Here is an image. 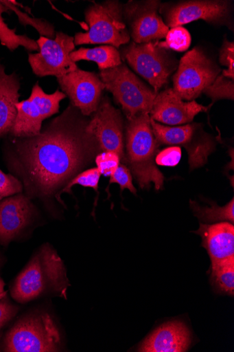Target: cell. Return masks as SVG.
<instances>
[{
    "label": "cell",
    "mask_w": 234,
    "mask_h": 352,
    "mask_svg": "<svg viewBox=\"0 0 234 352\" xmlns=\"http://www.w3.org/2000/svg\"><path fill=\"white\" fill-rule=\"evenodd\" d=\"M219 60L221 65L228 69H234V43L229 42L226 36L220 50Z\"/></svg>",
    "instance_id": "cell-33"
},
{
    "label": "cell",
    "mask_w": 234,
    "mask_h": 352,
    "mask_svg": "<svg viewBox=\"0 0 234 352\" xmlns=\"http://www.w3.org/2000/svg\"><path fill=\"white\" fill-rule=\"evenodd\" d=\"M100 176H102V174H100L97 168H93L82 171L74 177L60 191L59 195L60 199H61V195L63 193L72 194V188L75 185H80L84 187L92 188L97 192Z\"/></svg>",
    "instance_id": "cell-28"
},
{
    "label": "cell",
    "mask_w": 234,
    "mask_h": 352,
    "mask_svg": "<svg viewBox=\"0 0 234 352\" xmlns=\"http://www.w3.org/2000/svg\"><path fill=\"white\" fill-rule=\"evenodd\" d=\"M61 338L51 316L38 312L19 320L6 336L2 350L12 352L58 351Z\"/></svg>",
    "instance_id": "cell-5"
},
{
    "label": "cell",
    "mask_w": 234,
    "mask_h": 352,
    "mask_svg": "<svg viewBox=\"0 0 234 352\" xmlns=\"http://www.w3.org/2000/svg\"><path fill=\"white\" fill-rule=\"evenodd\" d=\"M110 184H119L121 191L128 189L133 195L137 193V190L132 184L130 170L124 164H120L114 175L110 177Z\"/></svg>",
    "instance_id": "cell-32"
},
{
    "label": "cell",
    "mask_w": 234,
    "mask_h": 352,
    "mask_svg": "<svg viewBox=\"0 0 234 352\" xmlns=\"http://www.w3.org/2000/svg\"><path fill=\"white\" fill-rule=\"evenodd\" d=\"M75 63L80 60L95 62L100 71L119 67L122 63L121 54L111 45L100 46L94 48H80L70 54Z\"/></svg>",
    "instance_id": "cell-21"
},
{
    "label": "cell",
    "mask_w": 234,
    "mask_h": 352,
    "mask_svg": "<svg viewBox=\"0 0 234 352\" xmlns=\"http://www.w3.org/2000/svg\"><path fill=\"white\" fill-rule=\"evenodd\" d=\"M18 308L8 300L0 301V330H1L14 317Z\"/></svg>",
    "instance_id": "cell-34"
},
{
    "label": "cell",
    "mask_w": 234,
    "mask_h": 352,
    "mask_svg": "<svg viewBox=\"0 0 234 352\" xmlns=\"http://www.w3.org/2000/svg\"><path fill=\"white\" fill-rule=\"evenodd\" d=\"M0 201V244L7 246L30 225L35 207L23 193Z\"/></svg>",
    "instance_id": "cell-17"
},
{
    "label": "cell",
    "mask_w": 234,
    "mask_h": 352,
    "mask_svg": "<svg viewBox=\"0 0 234 352\" xmlns=\"http://www.w3.org/2000/svg\"><path fill=\"white\" fill-rule=\"evenodd\" d=\"M209 110V107L199 104L195 100L184 102L173 88H168L157 94L150 118L157 122L180 125L191 122L198 113Z\"/></svg>",
    "instance_id": "cell-16"
},
{
    "label": "cell",
    "mask_w": 234,
    "mask_h": 352,
    "mask_svg": "<svg viewBox=\"0 0 234 352\" xmlns=\"http://www.w3.org/2000/svg\"><path fill=\"white\" fill-rule=\"evenodd\" d=\"M10 11L14 12L19 18V22L22 25H31L35 28L41 37H45L54 40L56 36V32L52 24L47 21L40 19L30 17L27 14L23 12L18 7L17 3L14 1H8V0H1Z\"/></svg>",
    "instance_id": "cell-25"
},
{
    "label": "cell",
    "mask_w": 234,
    "mask_h": 352,
    "mask_svg": "<svg viewBox=\"0 0 234 352\" xmlns=\"http://www.w3.org/2000/svg\"><path fill=\"white\" fill-rule=\"evenodd\" d=\"M66 98L58 89L47 94L39 83L34 85L30 98L16 104V116L9 136L24 138L39 135L43 122L59 112L60 103Z\"/></svg>",
    "instance_id": "cell-10"
},
{
    "label": "cell",
    "mask_w": 234,
    "mask_h": 352,
    "mask_svg": "<svg viewBox=\"0 0 234 352\" xmlns=\"http://www.w3.org/2000/svg\"><path fill=\"white\" fill-rule=\"evenodd\" d=\"M62 91L71 100V104L86 117L93 114L102 99L105 85L94 72L78 69L57 78Z\"/></svg>",
    "instance_id": "cell-14"
},
{
    "label": "cell",
    "mask_w": 234,
    "mask_h": 352,
    "mask_svg": "<svg viewBox=\"0 0 234 352\" xmlns=\"http://www.w3.org/2000/svg\"><path fill=\"white\" fill-rule=\"evenodd\" d=\"M36 42L39 52L30 53L28 61L33 74L37 76L57 78L79 68L70 56L75 49L73 37L56 32L54 40L40 36Z\"/></svg>",
    "instance_id": "cell-12"
},
{
    "label": "cell",
    "mask_w": 234,
    "mask_h": 352,
    "mask_svg": "<svg viewBox=\"0 0 234 352\" xmlns=\"http://www.w3.org/2000/svg\"><path fill=\"white\" fill-rule=\"evenodd\" d=\"M90 119L73 104L48 122L41 133L24 138L7 137L3 157L28 198L59 197L60 191L102 153L89 129Z\"/></svg>",
    "instance_id": "cell-1"
},
{
    "label": "cell",
    "mask_w": 234,
    "mask_h": 352,
    "mask_svg": "<svg viewBox=\"0 0 234 352\" xmlns=\"http://www.w3.org/2000/svg\"><path fill=\"white\" fill-rule=\"evenodd\" d=\"M181 156L180 147L174 146L166 148L156 155L155 163L161 166L175 167L180 163Z\"/></svg>",
    "instance_id": "cell-31"
},
{
    "label": "cell",
    "mask_w": 234,
    "mask_h": 352,
    "mask_svg": "<svg viewBox=\"0 0 234 352\" xmlns=\"http://www.w3.org/2000/svg\"><path fill=\"white\" fill-rule=\"evenodd\" d=\"M194 233L202 237V246L207 250L211 264L234 258L233 223L200 222L198 230Z\"/></svg>",
    "instance_id": "cell-18"
},
{
    "label": "cell",
    "mask_w": 234,
    "mask_h": 352,
    "mask_svg": "<svg viewBox=\"0 0 234 352\" xmlns=\"http://www.w3.org/2000/svg\"><path fill=\"white\" fill-rule=\"evenodd\" d=\"M69 285L62 260L49 245H45L18 276L11 295L19 303L50 292L66 298Z\"/></svg>",
    "instance_id": "cell-2"
},
{
    "label": "cell",
    "mask_w": 234,
    "mask_h": 352,
    "mask_svg": "<svg viewBox=\"0 0 234 352\" xmlns=\"http://www.w3.org/2000/svg\"><path fill=\"white\" fill-rule=\"evenodd\" d=\"M95 162L100 174L110 177L121 164V159L115 153L102 152L95 157Z\"/></svg>",
    "instance_id": "cell-29"
},
{
    "label": "cell",
    "mask_w": 234,
    "mask_h": 352,
    "mask_svg": "<svg viewBox=\"0 0 234 352\" xmlns=\"http://www.w3.org/2000/svg\"><path fill=\"white\" fill-rule=\"evenodd\" d=\"M84 15L89 30L75 34V45L106 44L117 49L130 42L120 2L108 0L94 3L86 10Z\"/></svg>",
    "instance_id": "cell-4"
},
{
    "label": "cell",
    "mask_w": 234,
    "mask_h": 352,
    "mask_svg": "<svg viewBox=\"0 0 234 352\" xmlns=\"http://www.w3.org/2000/svg\"><path fill=\"white\" fill-rule=\"evenodd\" d=\"M148 113H141L128 120L125 162L141 188L153 183L156 190L163 187L164 177L155 163L158 142Z\"/></svg>",
    "instance_id": "cell-3"
},
{
    "label": "cell",
    "mask_w": 234,
    "mask_h": 352,
    "mask_svg": "<svg viewBox=\"0 0 234 352\" xmlns=\"http://www.w3.org/2000/svg\"><path fill=\"white\" fill-rule=\"evenodd\" d=\"M9 9L0 1V43L10 51L13 52L19 47L30 52L39 51L37 42L25 35H18L15 29H11L3 17V13L9 12Z\"/></svg>",
    "instance_id": "cell-23"
},
{
    "label": "cell",
    "mask_w": 234,
    "mask_h": 352,
    "mask_svg": "<svg viewBox=\"0 0 234 352\" xmlns=\"http://www.w3.org/2000/svg\"><path fill=\"white\" fill-rule=\"evenodd\" d=\"M23 191V184L19 179L0 170V201L21 194Z\"/></svg>",
    "instance_id": "cell-30"
},
{
    "label": "cell",
    "mask_w": 234,
    "mask_h": 352,
    "mask_svg": "<svg viewBox=\"0 0 234 352\" xmlns=\"http://www.w3.org/2000/svg\"><path fill=\"white\" fill-rule=\"evenodd\" d=\"M5 292V283L1 278H0V300L3 299L6 296Z\"/></svg>",
    "instance_id": "cell-35"
},
{
    "label": "cell",
    "mask_w": 234,
    "mask_h": 352,
    "mask_svg": "<svg viewBox=\"0 0 234 352\" xmlns=\"http://www.w3.org/2000/svg\"><path fill=\"white\" fill-rule=\"evenodd\" d=\"M150 122L158 143L185 148L191 171L204 166L209 155L215 150V140L205 133L202 124L172 126L161 124L152 118Z\"/></svg>",
    "instance_id": "cell-9"
},
{
    "label": "cell",
    "mask_w": 234,
    "mask_h": 352,
    "mask_svg": "<svg viewBox=\"0 0 234 352\" xmlns=\"http://www.w3.org/2000/svg\"><path fill=\"white\" fill-rule=\"evenodd\" d=\"M191 342L187 326L175 321L164 324L156 329L140 345L142 352H184Z\"/></svg>",
    "instance_id": "cell-19"
},
{
    "label": "cell",
    "mask_w": 234,
    "mask_h": 352,
    "mask_svg": "<svg viewBox=\"0 0 234 352\" xmlns=\"http://www.w3.org/2000/svg\"><path fill=\"white\" fill-rule=\"evenodd\" d=\"M232 3L226 0H189L161 6L159 12L169 28L203 20L233 30L231 23Z\"/></svg>",
    "instance_id": "cell-11"
},
{
    "label": "cell",
    "mask_w": 234,
    "mask_h": 352,
    "mask_svg": "<svg viewBox=\"0 0 234 352\" xmlns=\"http://www.w3.org/2000/svg\"><path fill=\"white\" fill-rule=\"evenodd\" d=\"M161 6L156 0L123 4L124 19L133 43H148L165 38L169 28L159 14Z\"/></svg>",
    "instance_id": "cell-13"
},
{
    "label": "cell",
    "mask_w": 234,
    "mask_h": 352,
    "mask_svg": "<svg viewBox=\"0 0 234 352\" xmlns=\"http://www.w3.org/2000/svg\"><path fill=\"white\" fill-rule=\"evenodd\" d=\"M99 76L121 106L130 120L141 113L150 114L157 94L121 63L120 66L100 71Z\"/></svg>",
    "instance_id": "cell-6"
},
{
    "label": "cell",
    "mask_w": 234,
    "mask_h": 352,
    "mask_svg": "<svg viewBox=\"0 0 234 352\" xmlns=\"http://www.w3.org/2000/svg\"><path fill=\"white\" fill-rule=\"evenodd\" d=\"M121 58L152 87L156 94L169 82L178 68V60L170 50L158 45V41L131 43L122 50Z\"/></svg>",
    "instance_id": "cell-7"
},
{
    "label": "cell",
    "mask_w": 234,
    "mask_h": 352,
    "mask_svg": "<svg viewBox=\"0 0 234 352\" xmlns=\"http://www.w3.org/2000/svg\"><path fill=\"white\" fill-rule=\"evenodd\" d=\"M190 207L194 215L202 222L211 223L234 221V200L232 199L226 206L220 207L213 204L211 207H202L194 201H190Z\"/></svg>",
    "instance_id": "cell-24"
},
{
    "label": "cell",
    "mask_w": 234,
    "mask_h": 352,
    "mask_svg": "<svg viewBox=\"0 0 234 352\" xmlns=\"http://www.w3.org/2000/svg\"><path fill=\"white\" fill-rule=\"evenodd\" d=\"M212 100L209 109L214 103L221 100H234V80L224 77L220 74L213 83L207 87L204 91Z\"/></svg>",
    "instance_id": "cell-27"
},
{
    "label": "cell",
    "mask_w": 234,
    "mask_h": 352,
    "mask_svg": "<svg viewBox=\"0 0 234 352\" xmlns=\"http://www.w3.org/2000/svg\"><path fill=\"white\" fill-rule=\"evenodd\" d=\"M217 63L203 49L196 47L180 59L173 78L174 90L182 100L194 101L220 74Z\"/></svg>",
    "instance_id": "cell-8"
},
{
    "label": "cell",
    "mask_w": 234,
    "mask_h": 352,
    "mask_svg": "<svg viewBox=\"0 0 234 352\" xmlns=\"http://www.w3.org/2000/svg\"><path fill=\"white\" fill-rule=\"evenodd\" d=\"M21 79L14 72L8 74L0 60V139L9 136L16 116L20 98Z\"/></svg>",
    "instance_id": "cell-20"
},
{
    "label": "cell",
    "mask_w": 234,
    "mask_h": 352,
    "mask_svg": "<svg viewBox=\"0 0 234 352\" xmlns=\"http://www.w3.org/2000/svg\"><path fill=\"white\" fill-rule=\"evenodd\" d=\"M89 129L97 139L102 152L115 153L121 162H125L122 116L108 98L105 97L100 101L90 119Z\"/></svg>",
    "instance_id": "cell-15"
},
{
    "label": "cell",
    "mask_w": 234,
    "mask_h": 352,
    "mask_svg": "<svg viewBox=\"0 0 234 352\" xmlns=\"http://www.w3.org/2000/svg\"><path fill=\"white\" fill-rule=\"evenodd\" d=\"M165 38V42L158 41V45L162 48L178 52L187 51L191 43L189 32L183 26L169 30Z\"/></svg>",
    "instance_id": "cell-26"
},
{
    "label": "cell",
    "mask_w": 234,
    "mask_h": 352,
    "mask_svg": "<svg viewBox=\"0 0 234 352\" xmlns=\"http://www.w3.org/2000/svg\"><path fill=\"white\" fill-rule=\"evenodd\" d=\"M210 281L220 295H234V258L211 264Z\"/></svg>",
    "instance_id": "cell-22"
}]
</instances>
